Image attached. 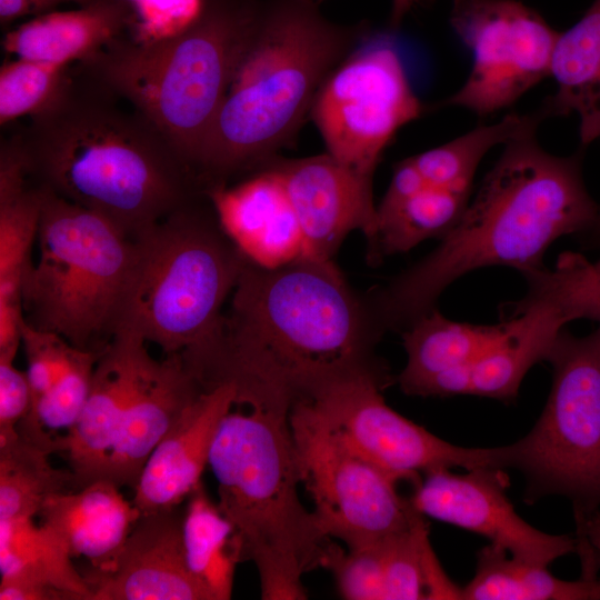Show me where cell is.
<instances>
[{"instance_id": "obj_1", "label": "cell", "mask_w": 600, "mask_h": 600, "mask_svg": "<svg viewBox=\"0 0 600 600\" xmlns=\"http://www.w3.org/2000/svg\"><path fill=\"white\" fill-rule=\"evenodd\" d=\"M383 332L332 259L274 269L247 260L201 380L293 406L350 377L387 371L374 354Z\"/></svg>"}, {"instance_id": "obj_2", "label": "cell", "mask_w": 600, "mask_h": 600, "mask_svg": "<svg viewBox=\"0 0 600 600\" xmlns=\"http://www.w3.org/2000/svg\"><path fill=\"white\" fill-rule=\"evenodd\" d=\"M12 134L36 186L131 239L203 194L164 136L80 64L61 97Z\"/></svg>"}, {"instance_id": "obj_3", "label": "cell", "mask_w": 600, "mask_h": 600, "mask_svg": "<svg viewBox=\"0 0 600 600\" xmlns=\"http://www.w3.org/2000/svg\"><path fill=\"white\" fill-rule=\"evenodd\" d=\"M536 130L504 144L438 247L368 298L384 332H402L434 309L451 283L476 269L506 266L523 276L544 269V253L557 239L592 226L600 207L584 186L580 153L547 152Z\"/></svg>"}, {"instance_id": "obj_4", "label": "cell", "mask_w": 600, "mask_h": 600, "mask_svg": "<svg viewBox=\"0 0 600 600\" xmlns=\"http://www.w3.org/2000/svg\"><path fill=\"white\" fill-rule=\"evenodd\" d=\"M353 32L327 20L311 0L262 1L194 166L203 191L271 161Z\"/></svg>"}, {"instance_id": "obj_5", "label": "cell", "mask_w": 600, "mask_h": 600, "mask_svg": "<svg viewBox=\"0 0 600 600\" xmlns=\"http://www.w3.org/2000/svg\"><path fill=\"white\" fill-rule=\"evenodd\" d=\"M236 406L222 418L209 452L217 504L237 531L242 560L258 570L261 598L306 599L303 574L326 568L339 544L299 498L291 404L262 397Z\"/></svg>"}, {"instance_id": "obj_6", "label": "cell", "mask_w": 600, "mask_h": 600, "mask_svg": "<svg viewBox=\"0 0 600 600\" xmlns=\"http://www.w3.org/2000/svg\"><path fill=\"white\" fill-rule=\"evenodd\" d=\"M261 4L203 0L199 13L177 33L154 40L127 34L77 64L140 111L194 173Z\"/></svg>"}, {"instance_id": "obj_7", "label": "cell", "mask_w": 600, "mask_h": 600, "mask_svg": "<svg viewBox=\"0 0 600 600\" xmlns=\"http://www.w3.org/2000/svg\"><path fill=\"white\" fill-rule=\"evenodd\" d=\"M136 241V260L114 333L129 331L190 364L214 346L247 258L203 193Z\"/></svg>"}, {"instance_id": "obj_8", "label": "cell", "mask_w": 600, "mask_h": 600, "mask_svg": "<svg viewBox=\"0 0 600 600\" xmlns=\"http://www.w3.org/2000/svg\"><path fill=\"white\" fill-rule=\"evenodd\" d=\"M40 189L38 257L22 279L23 318L100 353L114 334L136 241L106 217Z\"/></svg>"}, {"instance_id": "obj_9", "label": "cell", "mask_w": 600, "mask_h": 600, "mask_svg": "<svg viewBox=\"0 0 600 600\" xmlns=\"http://www.w3.org/2000/svg\"><path fill=\"white\" fill-rule=\"evenodd\" d=\"M544 360L550 393L532 429L510 444L511 468L527 480L526 500L564 497L577 524L600 507V323L583 337L562 328Z\"/></svg>"}, {"instance_id": "obj_10", "label": "cell", "mask_w": 600, "mask_h": 600, "mask_svg": "<svg viewBox=\"0 0 600 600\" xmlns=\"http://www.w3.org/2000/svg\"><path fill=\"white\" fill-rule=\"evenodd\" d=\"M300 480L322 531L348 549L381 544L418 511L388 472L353 451L306 401L291 407Z\"/></svg>"}, {"instance_id": "obj_11", "label": "cell", "mask_w": 600, "mask_h": 600, "mask_svg": "<svg viewBox=\"0 0 600 600\" xmlns=\"http://www.w3.org/2000/svg\"><path fill=\"white\" fill-rule=\"evenodd\" d=\"M421 112L388 41L374 42L331 71L310 110L327 153L371 188L383 150Z\"/></svg>"}, {"instance_id": "obj_12", "label": "cell", "mask_w": 600, "mask_h": 600, "mask_svg": "<svg viewBox=\"0 0 600 600\" xmlns=\"http://www.w3.org/2000/svg\"><path fill=\"white\" fill-rule=\"evenodd\" d=\"M391 380L389 370L350 377L306 402L353 451L398 481L417 483L421 472L440 468H511L509 444L457 446L391 409L382 396Z\"/></svg>"}, {"instance_id": "obj_13", "label": "cell", "mask_w": 600, "mask_h": 600, "mask_svg": "<svg viewBox=\"0 0 600 600\" xmlns=\"http://www.w3.org/2000/svg\"><path fill=\"white\" fill-rule=\"evenodd\" d=\"M450 23L472 54L469 76L450 106L489 116L550 76L559 32L523 3L452 0Z\"/></svg>"}, {"instance_id": "obj_14", "label": "cell", "mask_w": 600, "mask_h": 600, "mask_svg": "<svg viewBox=\"0 0 600 600\" xmlns=\"http://www.w3.org/2000/svg\"><path fill=\"white\" fill-rule=\"evenodd\" d=\"M529 290L512 303L507 334L468 366L436 376L419 390L420 397L474 394L502 401L517 397L528 371L546 353L564 326L576 320L573 278L561 254L554 269L524 274Z\"/></svg>"}, {"instance_id": "obj_15", "label": "cell", "mask_w": 600, "mask_h": 600, "mask_svg": "<svg viewBox=\"0 0 600 600\" xmlns=\"http://www.w3.org/2000/svg\"><path fill=\"white\" fill-rule=\"evenodd\" d=\"M458 474L450 468L423 473L409 498L422 516L486 537L512 557L549 567L557 559L577 552V539L550 534L524 521L506 490L503 469L477 468Z\"/></svg>"}, {"instance_id": "obj_16", "label": "cell", "mask_w": 600, "mask_h": 600, "mask_svg": "<svg viewBox=\"0 0 600 600\" xmlns=\"http://www.w3.org/2000/svg\"><path fill=\"white\" fill-rule=\"evenodd\" d=\"M279 176L301 227L307 257L328 260L354 230L368 247L377 233L372 188L329 153L268 162Z\"/></svg>"}, {"instance_id": "obj_17", "label": "cell", "mask_w": 600, "mask_h": 600, "mask_svg": "<svg viewBox=\"0 0 600 600\" xmlns=\"http://www.w3.org/2000/svg\"><path fill=\"white\" fill-rule=\"evenodd\" d=\"M181 518L141 514L113 563L83 574L92 600H211L188 569Z\"/></svg>"}, {"instance_id": "obj_18", "label": "cell", "mask_w": 600, "mask_h": 600, "mask_svg": "<svg viewBox=\"0 0 600 600\" xmlns=\"http://www.w3.org/2000/svg\"><path fill=\"white\" fill-rule=\"evenodd\" d=\"M151 358L147 342L117 331L101 351L83 409L74 426L57 438L77 489L103 478L124 408Z\"/></svg>"}, {"instance_id": "obj_19", "label": "cell", "mask_w": 600, "mask_h": 600, "mask_svg": "<svg viewBox=\"0 0 600 600\" xmlns=\"http://www.w3.org/2000/svg\"><path fill=\"white\" fill-rule=\"evenodd\" d=\"M237 389L231 381L204 388L156 446L133 488L141 514L168 512L199 487L222 418L231 410Z\"/></svg>"}, {"instance_id": "obj_20", "label": "cell", "mask_w": 600, "mask_h": 600, "mask_svg": "<svg viewBox=\"0 0 600 600\" xmlns=\"http://www.w3.org/2000/svg\"><path fill=\"white\" fill-rule=\"evenodd\" d=\"M203 193L224 232L249 261L274 269L307 257L293 207L270 167L237 184L214 186Z\"/></svg>"}, {"instance_id": "obj_21", "label": "cell", "mask_w": 600, "mask_h": 600, "mask_svg": "<svg viewBox=\"0 0 600 600\" xmlns=\"http://www.w3.org/2000/svg\"><path fill=\"white\" fill-rule=\"evenodd\" d=\"M203 389L179 353L151 357L124 408L103 478L133 489L156 446Z\"/></svg>"}, {"instance_id": "obj_22", "label": "cell", "mask_w": 600, "mask_h": 600, "mask_svg": "<svg viewBox=\"0 0 600 600\" xmlns=\"http://www.w3.org/2000/svg\"><path fill=\"white\" fill-rule=\"evenodd\" d=\"M70 556L86 558L92 569H108L141 517L120 486L107 478L49 497L39 512Z\"/></svg>"}, {"instance_id": "obj_23", "label": "cell", "mask_w": 600, "mask_h": 600, "mask_svg": "<svg viewBox=\"0 0 600 600\" xmlns=\"http://www.w3.org/2000/svg\"><path fill=\"white\" fill-rule=\"evenodd\" d=\"M136 13L117 0H93L73 10L50 11L6 33L3 50L16 58L73 66L94 59L136 27Z\"/></svg>"}, {"instance_id": "obj_24", "label": "cell", "mask_w": 600, "mask_h": 600, "mask_svg": "<svg viewBox=\"0 0 600 600\" xmlns=\"http://www.w3.org/2000/svg\"><path fill=\"white\" fill-rule=\"evenodd\" d=\"M550 76L557 89L540 109L546 118L576 113L582 144L600 140V0L559 32Z\"/></svg>"}, {"instance_id": "obj_25", "label": "cell", "mask_w": 600, "mask_h": 600, "mask_svg": "<svg viewBox=\"0 0 600 600\" xmlns=\"http://www.w3.org/2000/svg\"><path fill=\"white\" fill-rule=\"evenodd\" d=\"M511 323L508 316L497 324L458 322L432 309L402 331L407 362L397 382L404 393L417 396L430 379L468 366L492 348Z\"/></svg>"}, {"instance_id": "obj_26", "label": "cell", "mask_w": 600, "mask_h": 600, "mask_svg": "<svg viewBox=\"0 0 600 600\" xmlns=\"http://www.w3.org/2000/svg\"><path fill=\"white\" fill-rule=\"evenodd\" d=\"M42 204L13 136L0 147V291H22Z\"/></svg>"}, {"instance_id": "obj_27", "label": "cell", "mask_w": 600, "mask_h": 600, "mask_svg": "<svg viewBox=\"0 0 600 600\" xmlns=\"http://www.w3.org/2000/svg\"><path fill=\"white\" fill-rule=\"evenodd\" d=\"M181 537L194 579L211 600L230 599L236 568L242 561L241 543L233 524L208 497L202 483L187 498Z\"/></svg>"}, {"instance_id": "obj_28", "label": "cell", "mask_w": 600, "mask_h": 600, "mask_svg": "<svg viewBox=\"0 0 600 600\" xmlns=\"http://www.w3.org/2000/svg\"><path fill=\"white\" fill-rule=\"evenodd\" d=\"M462 599L599 600L600 580H561L548 567L514 558L490 543L478 551L476 573L462 588Z\"/></svg>"}, {"instance_id": "obj_29", "label": "cell", "mask_w": 600, "mask_h": 600, "mask_svg": "<svg viewBox=\"0 0 600 600\" xmlns=\"http://www.w3.org/2000/svg\"><path fill=\"white\" fill-rule=\"evenodd\" d=\"M58 538L34 518L0 520V574L48 584L74 600H92V591Z\"/></svg>"}, {"instance_id": "obj_30", "label": "cell", "mask_w": 600, "mask_h": 600, "mask_svg": "<svg viewBox=\"0 0 600 600\" xmlns=\"http://www.w3.org/2000/svg\"><path fill=\"white\" fill-rule=\"evenodd\" d=\"M48 450L17 436L0 440V520L34 518L52 494L76 490L70 469H59Z\"/></svg>"}, {"instance_id": "obj_31", "label": "cell", "mask_w": 600, "mask_h": 600, "mask_svg": "<svg viewBox=\"0 0 600 600\" xmlns=\"http://www.w3.org/2000/svg\"><path fill=\"white\" fill-rule=\"evenodd\" d=\"M384 600L462 599L458 587L442 570L429 541L424 516L382 543Z\"/></svg>"}, {"instance_id": "obj_32", "label": "cell", "mask_w": 600, "mask_h": 600, "mask_svg": "<svg viewBox=\"0 0 600 600\" xmlns=\"http://www.w3.org/2000/svg\"><path fill=\"white\" fill-rule=\"evenodd\" d=\"M470 192L427 186L393 211L377 217V233L368 258L402 253L429 238H441L466 210Z\"/></svg>"}, {"instance_id": "obj_33", "label": "cell", "mask_w": 600, "mask_h": 600, "mask_svg": "<svg viewBox=\"0 0 600 600\" xmlns=\"http://www.w3.org/2000/svg\"><path fill=\"white\" fill-rule=\"evenodd\" d=\"M546 116L510 113L502 120L480 126L461 137L411 157L428 186L471 192L473 177L484 156L494 147L538 128Z\"/></svg>"}, {"instance_id": "obj_34", "label": "cell", "mask_w": 600, "mask_h": 600, "mask_svg": "<svg viewBox=\"0 0 600 600\" xmlns=\"http://www.w3.org/2000/svg\"><path fill=\"white\" fill-rule=\"evenodd\" d=\"M73 66L24 58L7 59L0 67V124L48 110L63 93Z\"/></svg>"}, {"instance_id": "obj_35", "label": "cell", "mask_w": 600, "mask_h": 600, "mask_svg": "<svg viewBox=\"0 0 600 600\" xmlns=\"http://www.w3.org/2000/svg\"><path fill=\"white\" fill-rule=\"evenodd\" d=\"M382 543L347 550L338 546L332 552L324 569L333 573L343 599L384 600Z\"/></svg>"}, {"instance_id": "obj_36", "label": "cell", "mask_w": 600, "mask_h": 600, "mask_svg": "<svg viewBox=\"0 0 600 600\" xmlns=\"http://www.w3.org/2000/svg\"><path fill=\"white\" fill-rule=\"evenodd\" d=\"M16 354L0 353V440L19 433L18 427L31 407L27 373L13 363Z\"/></svg>"}, {"instance_id": "obj_37", "label": "cell", "mask_w": 600, "mask_h": 600, "mask_svg": "<svg viewBox=\"0 0 600 600\" xmlns=\"http://www.w3.org/2000/svg\"><path fill=\"white\" fill-rule=\"evenodd\" d=\"M573 301L577 319H590L600 323V259L590 262L576 253Z\"/></svg>"}, {"instance_id": "obj_38", "label": "cell", "mask_w": 600, "mask_h": 600, "mask_svg": "<svg viewBox=\"0 0 600 600\" xmlns=\"http://www.w3.org/2000/svg\"><path fill=\"white\" fill-rule=\"evenodd\" d=\"M428 184L410 158L399 162L380 204L377 207V216L387 214L412 196L417 194Z\"/></svg>"}, {"instance_id": "obj_39", "label": "cell", "mask_w": 600, "mask_h": 600, "mask_svg": "<svg viewBox=\"0 0 600 600\" xmlns=\"http://www.w3.org/2000/svg\"><path fill=\"white\" fill-rule=\"evenodd\" d=\"M1 600H74V598L54 587L22 579L0 580Z\"/></svg>"}, {"instance_id": "obj_40", "label": "cell", "mask_w": 600, "mask_h": 600, "mask_svg": "<svg viewBox=\"0 0 600 600\" xmlns=\"http://www.w3.org/2000/svg\"><path fill=\"white\" fill-rule=\"evenodd\" d=\"M577 552L582 570L600 568V510L597 509L577 523Z\"/></svg>"}, {"instance_id": "obj_41", "label": "cell", "mask_w": 600, "mask_h": 600, "mask_svg": "<svg viewBox=\"0 0 600 600\" xmlns=\"http://www.w3.org/2000/svg\"><path fill=\"white\" fill-rule=\"evenodd\" d=\"M28 14H37L31 0H0V23L2 27Z\"/></svg>"}, {"instance_id": "obj_42", "label": "cell", "mask_w": 600, "mask_h": 600, "mask_svg": "<svg viewBox=\"0 0 600 600\" xmlns=\"http://www.w3.org/2000/svg\"><path fill=\"white\" fill-rule=\"evenodd\" d=\"M417 0H391L390 26L398 28Z\"/></svg>"}, {"instance_id": "obj_43", "label": "cell", "mask_w": 600, "mask_h": 600, "mask_svg": "<svg viewBox=\"0 0 600 600\" xmlns=\"http://www.w3.org/2000/svg\"><path fill=\"white\" fill-rule=\"evenodd\" d=\"M578 237L584 247L600 249V208L592 226Z\"/></svg>"}, {"instance_id": "obj_44", "label": "cell", "mask_w": 600, "mask_h": 600, "mask_svg": "<svg viewBox=\"0 0 600 600\" xmlns=\"http://www.w3.org/2000/svg\"><path fill=\"white\" fill-rule=\"evenodd\" d=\"M37 9L38 16L42 14L43 12H50L51 9L54 7L64 3V2H74L79 7L86 6L93 0H31Z\"/></svg>"}, {"instance_id": "obj_45", "label": "cell", "mask_w": 600, "mask_h": 600, "mask_svg": "<svg viewBox=\"0 0 600 600\" xmlns=\"http://www.w3.org/2000/svg\"><path fill=\"white\" fill-rule=\"evenodd\" d=\"M117 1H120V2L129 6L134 11L139 7L147 6V4H152V3H156V2H160V1H181V0H117Z\"/></svg>"}]
</instances>
